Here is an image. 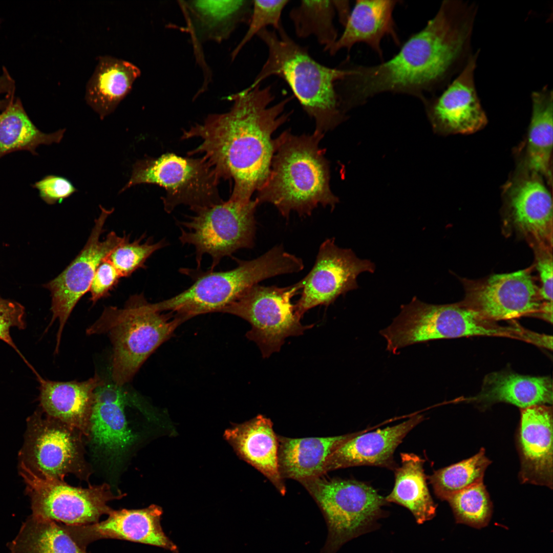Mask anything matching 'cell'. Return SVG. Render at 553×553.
<instances>
[{
  "label": "cell",
  "instance_id": "1",
  "mask_svg": "<svg viewBox=\"0 0 553 553\" xmlns=\"http://www.w3.org/2000/svg\"><path fill=\"white\" fill-rule=\"evenodd\" d=\"M273 94L271 86H250L229 97L233 103L228 112L210 114L183 131L182 139H201L188 155L203 154L219 180L233 181L230 200L250 201L268 177L274 153L272 135L288 119L284 110L291 99L270 105Z\"/></svg>",
  "mask_w": 553,
  "mask_h": 553
},
{
  "label": "cell",
  "instance_id": "2",
  "mask_svg": "<svg viewBox=\"0 0 553 553\" xmlns=\"http://www.w3.org/2000/svg\"><path fill=\"white\" fill-rule=\"evenodd\" d=\"M459 5L442 2L436 14L412 34L389 60L372 65H353L336 85L346 111L386 93L408 95L421 101L448 79L464 50L471 19Z\"/></svg>",
  "mask_w": 553,
  "mask_h": 553
},
{
  "label": "cell",
  "instance_id": "3",
  "mask_svg": "<svg viewBox=\"0 0 553 553\" xmlns=\"http://www.w3.org/2000/svg\"><path fill=\"white\" fill-rule=\"evenodd\" d=\"M324 135L285 131L274 139L270 173L257 192L259 204L271 203L286 218L292 211L310 215L319 205L334 208L338 200L330 189L329 164L320 147Z\"/></svg>",
  "mask_w": 553,
  "mask_h": 553
},
{
  "label": "cell",
  "instance_id": "4",
  "mask_svg": "<svg viewBox=\"0 0 553 553\" xmlns=\"http://www.w3.org/2000/svg\"><path fill=\"white\" fill-rule=\"evenodd\" d=\"M268 49V57L250 87L277 76L285 81L304 110L315 122V131L324 134L345 117L336 90L347 69L331 68L315 60L306 48L295 42L283 27L267 28L257 35Z\"/></svg>",
  "mask_w": 553,
  "mask_h": 553
},
{
  "label": "cell",
  "instance_id": "5",
  "mask_svg": "<svg viewBox=\"0 0 553 553\" xmlns=\"http://www.w3.org/2000/svg\"><path fill=\"white\" fill-rule=\"evenodd\" d=\"M182 323L172 313L158 310L140 294L131 296L122 308L105 307L86 332L108 334L113 351L112 380L122 387Z\"/></svg>",
  "mask_w": 553,
  "mask_h": 553
},
{
  "label": "cell",
  "instance_id": "6",
  "mask_svg": "<svg viewBox=\"0 0 553 553\" xmlns=\"http://www.w3.org/2000/svg\"><path fill=\"white\" fill-rule=\"evenodd\" d=\"M304 267L301 258L276 245L257 258L239 261L232 269L200 272L189 288L155 304L159 310L171 312L184 323L199 315L222 312L260 282L298 272Z\"/></svg>",
  "mask_w": 553,
  "mask_h": 553
},
{
  "label": "cell",
  "instance_id": "7",
  "mask_svg": "<svg viewBox=\"0 0 553 553\" xmlns=\"http://www.w3.org/2000/svg\"><path fill=\"white\" fill-rule=\"evenodd\" d=\"M400 312L380 333L387 341V350L399 349L432 340L471 336H514L515 329L502 327L488 320L461 302L429 304L414 296L400 307Z\"/></svg>",
  "mask_w": 553,
  "mask_h": 553
},
{
  "label": "cell",
  "instance_id": "8",
  "mask_svg": "<svg viewBox=\"0 0 553 553\" xmlns=\"http://www.w3.org/2000/svg\"><path fill=\"white\" fill-rule=\"evenodd\" d=\"M318 505L328 525L321 553H335L348 541L375 528L388 503L372 486L355 480L324 475L300 482Z\"/></svg>",
  "mask_w": 553,
  "mask_h": 553
},
{
  "label": "cell",
  "instance_id": "9",
  "mask_svg": "<svg viewBox=\"0 0 553 553\" xmlns=\"http://www.w3.org/2000/svg\"><path fill=\"white\" fill-rule=\"evenodd\" d=\"M258 204L256 199L240 202L229 199L199 208L187 220L179 223V240L194 246L198 268L204 255L211 258L212 270L223 258L254 246Z\"/></svg>",
  "mask_w": 553,
  "mask_h": 553
},
{
  "label": "cell",
  "instance_id": "10",
  "mask_svg": "<svg viewBox=\"0 0 553 553\" xmlns=\"http://www.w3.org/2000/svg\"><path fill=\"white\" fill-rule=\"evenodd\" d=\"M219 179L203 158L182 157L166 153L157 158L137 160L131 177L120 193L141 184L159 185L165 190L164 210L172 212L180 205L199 208L220 202Z\"/></svg>",
  "mask_w": 553,
  "mask_h": 553
},
{
  "label": "cell",
  "instance_id": "11",
  "mask_svg": "<svg viewBox=\"0 0 553 553\" xmlns=\"http://www.w3.org/2000/svg\"><path fill=\"white\" fill-rule=\"evenodd\" d=\"M299 290H301L299 282L285 287L256 284L222 312L238 316L250 324L251 329L246 335L267 358L280 351L286 338L302 335L313 326L301 323L291 303Z\"/></svg>",
  "mask_w": 553,
  "mask_h": 553
},
{
  "label": "cell",
  "instance_id": "12",
  "mask_svg": "<svg viewBox=\"0 0 553 553\" xmlns=\"http://www.w3.org/2000/svg\"><path fill=\"white\" fill-rule=\"evenodd\" d=\"M503 230L515 233L532 248H552L551 188L543 177L517 159V165L502 188Z\"/></svg>",
  "mask_w": 553,
  "mask_h": 553
},
{
  "label": "cell",
  "instance_id": "13",
  "mask_svg": "<svg viewBox=\"0 0 553 553\" xmlns=\"http://www.w3.org/2000/svg\"><path fill=\"white\" fill-rule=\"evenodd\" d=\"M22 475L28 485L31 515L67 525L96 523L113 510L108 503L126 494L115 493L107 483L87 488L71 486L64 480L40 477L24 463Z\"/></svg>",
  "mask_w": 553,
  "mask_h": 553
},
{
  "label": "cell",
  "instance_id": "14",
  "mask_svg": "<svg viewBox=\"0 0 553 553\" xmlns=\"http://www.w3.org/2000/svg\"><path fill=\"white\" fill-rule=\"evenodd\" d=\"M100 207V215L95 220L84 247L61 273L44 285L52 296V316L47 329L57 319L59 322L56 353L58 352L65 324L77 303L89 291L98 265L126 238L125 235L119 237L112 231L103 241L100 240L105 221L114 209L108 210L101 206Z\"/></svg>",
  "mask_w": 553,
  "mask_h": 553
},
{
  "label": "cell",
  "instance_id": "15",
  "mask_svg": "<svg viewBox=\"0 0 553 553\" xmlns=\"http://www.w3.org/2000/svg\"><path fill=\"white\" fill-rule=\"evenodd\" d=\"M531 270L528 268L479 280L463 279L465 295L461 303L493 322L539 316L544 304Z\"/></svg>",
  "mask_w": 553,
  "mask_h": 553
},
{
  "label": "cell",
  "instance_id": "16",
  "mask_svg": "<svg viewBox=\"0 0 553 553\" xmlns=\"http://www.w3.org/2000/svg\"><path fill=\"white\" fill-rule=\"evenodd\" d=\"M374 264L356 257L350 249L342 248L334 238L320 245L315 263L307 275L299 282L301 288L295 311L301 318L318 305L328 306L341 295L358 288L357 277L361 272H373Z\"/></svg>",
  "mask_w": 553,
  "mask_h": 553
},
{
  "label": "cell",
  "instance_id": "17",
  "mask_svg": "<svg viewBox=\"0 0 553 553\" xmlns=\"http://www.w3.org/2000/svg\"><path fill=\"white\" fill-rule=\"evenodd\" d=\"M33 422L27 450L36 475L63 481L72 474L88 479L90 473L84 457L82 434L47 415L46 418L36 415Z\"/></svg>",
  "mask_w": 553,
  "mask_h": 553
},
{
  "label": "cell",
  "instance_id": "18",
  "mask_svg": "<svg viewBox=\"0 0 553 553\" xmlns=\"http://www.w3.org/2000/svg\"><path fill=\"white\" fill-rule=\"evenodd\" d=\"M476 56L470 58L461 73L439 96L422 102L435 130L443 135L470 134L487 123L475 89L474 73Z\"/></svg>",
  "mask_w": 553,
  "mask_h": 553
},
{
  "label": "cell",
  "instance_id": "19",
  "mask_svg": "<svg viewBox=\"0 0 553 553\" xmlns=\"http://www.w3.org/2000/svg\"><path fill=\"white\" fill-rule=\"evenodd\" d=\"M163 511L152 504L136 509L113 510L101 522L86 525L71 526L60 523L63 529L81 548L103 539H115L160 547L174 552L178 547L162 530L160 519Z\"/></svg>",
  "mask_w": 553,
  "mask_h": 553
},
{
  "label": "cell",
  "instance_id": "20",
  "mask_svg": "<svg viewBox=\"0 0 553 553\" xmlns=\"http://www.w3.org/2000/svg\"><path fill=\"white\" fill-rule=\"evenodd\" d=\"M424 419L413 415L398 424L366 433L358 432L336 449L328 458L325 474L335 470L361 465L395 470L394 453L407 435Z\"/></svg>",
  "mask_w": 553,
  "mask_h": 553
},
{
  "label": "cell",
  "instance_id": "21",
  "mask_svg": "<svg viewBox=\"0 0 553 553\" xmlns=\"http://www.w3.org/2000/svg\"><path fill=\"white\" fill-rule=\"evenodd\" d=\"M523 483L552 487V410L544 405L522 409L519 438Z\"/></svg>",
  "mask_w": 553,
  "mask_h": 553
},
{
  "label": "cell",
  "instance_id": "22",
  "mask_svg": "<svg viewBox=\"0 0 553 553\" xmlns=\"http://www.w3.org/2000/svg\"><path fill=\"white\" fill-rule=\"evenodd\" d=\"M122 387L104 382L97 387L90 419L89 436L93 444L114 456L123 454L135 440L125 415L127 400Z\"/></svg>",
  "mask_w": 553,
  "mask_h": 553
},
{
  "label": "cell",
  "instance_id": "23",
  "mask_svg": "<svg viewBox=\"0 0 553 553\" xmlns=\"http://www.w3.org/2000/svg\"><path fill=\"white\" fill-rule=\"evenodd\" d=\"M39 384V399L44 412L89 436L95 391L104 381L95 374L83 381H57L34 371Z\"/></svg>",
  "mask_w": 553,
  "mask_h": 553
},
{
  "label": "cell",
  "instance_id": "24",
  "mask_svg": "<svg viewBox=\"0 0 553 553\" xmlns=\"http://www.w3.org/2000/svg\"><path fill=\"white\" fill-rule=\"evenodd\" d=\"M395 0H357L339 38L328 51L330 55L342 49L350 51L356 44L368 45L382 59L381 41L390 36L399 46L400 40L393 18L398 3Z\"/></svg>",
  "mask_w": 553,
  "mask_h": 553
},
{
  "label": "cell",
  "instance_id": "25",
  "mask_svg": "<svg viewBox=\"0 0 553 553\" xmlns=\"http://www.w3.org/2000/svg\"><path fill=\"white\" fill-rule=\"evenodd\" d=\"M225 438L243 460L264 475L280 494L286 490L278 467V435L271 420L262 415L225 432Z\"/></svg>",
  "mask_w": 553,
  "mask_h": 553
},
{
  "label": "cell",
  "instance_id": "26",
  "mask_svg": "<svg viewBox=\"0 0 553 553\" xmlns=\"http://www.w3.org/2000/svg\"><path fill=\"white\" fill-rule=\"evenodd\" d=\"M357 432L336 436L292 438L278 435V462L281 477L303 481L325 474L327 461Z\"/></svg>",
  "mask_w": 553,
  "mask_h": 553
},
{
  "label": "cell",
  "instance_id": "27",
  "mask_svg": "<svg viewBox=\"0 0 553 553\" xmlns=\"http://www.w3.org/2000/svg\"><path fill=\"white\" fill-rule=\"evenodd\" d=\"M186 17L187 29L198 41L221 42L238 25L248 24L252 1H180Z\"/></svg>",
  "mask_w": 553,
  "mask_h": 553
},
{
  "label": "cell",
  "instance_id": "28",
  "mask_svg": "<svg viewBox=\"0 0 553 553\" xmlns=\"http://www.w3.org/2000/svg\"><path fill=\"white\" fill-rule=\"evenodd\" d=\"M140 74L132 62L110 56L99 57L86 85L87 103L103 119L126 96Z\"/></svg>",
  "mask_w": 553,
  "mask_h": 553
},
{
  "label": "cell",
  "instance_id": "29",
  "mask_svg": "<svg viewBox=\"0 0 553 553\" xmlns=\"http://www.w3.org/2000/svg\"><path fill=\"white\" fill-rule=\"evenodd\" d=\"M532 114L523 145L517 158L542 176L552 188V92L547 88L531 94Z\"/></svg>",
  "mask_w": 553,
  "mask_h": 553
},
{
  "label": "cell",
  "instance_id": "30",
  "mask_svg": "<svg viewBox=\"0 0 553 553\" xmlns=\"http://www.w3.org/2000/svg\"><path fill=\"white\" fill-rule=\"evenodd\" d=\"M551 379L546 376H530L508 371L491 373L485 377L481 391L472 400L485 403H510L522 409L552 404Z\"/></svg>",
  "mask_w": 553,
  "mask_h": 553
},
{
  "label": "cell",
  "instance_id": "31",
  "mask_svg": "<svg viewBox=\"0 0 553 553\" xmlns=\"http://www.w3.org/2000/svg\"><path fill=\"white\" fill-rule=\"evenodd\" d=\"M400 457L401 465L394 470V486L385 499L407 508L422 524L435 517L437 507L428 487L424 460L413 453H402Z\"/></svg>",
  "mask_w": 553,
  "mask_h": 553
},
{
  "label": "cell",
  "instance_id": "32",
  "mask_svg": "<svg viewBox=\"0 0 553 553\" xmlns=\"http://www.w3.org/2000/svg\"><path fill=\"white\" fill-rule=\"evenodd\" d=\"M65 132L63 129L50 134L43 133L28 116L19 99H13L0 113V159L19 151L37 155L38 146L59 143Z\"/></svg>",
  "mask_w": 553,
  "mask_h": 553
},
{
  "label": "cell",
  "instance_id": "33",
  "mask_svg": "<svg viewBox=\"0 0 553 553\" xmlns=\"http://www.w3.org/2000/svg\"><path fill=\"white\" fill-rule=\"evenodd\" d=\"M7 545L10 553H87L66 533L60 523L32 515Z\"/></svg>",
  "mask_w": 553,
  "mask_h": 553
},
{
  "label": "cell",
  "instance_id": "34",
  "mask_svg": "<svg viewBox=\"0 0 553 553\" xmlns=\"http://www.w3.org/2000/svg\"><path fill=\"white\" fill-rule=\"evenodd\" d=\"M335 13L333 1H302L291 9L289 17L298 37L314 36L328 51L338 38Z\"/></svg>",
  "mask_w": 553,
  "mask_h": 553
},
{
  "label": "cell",
  "instance_id": "35",
  "mask_svg": "<svg viewBox=\"0 0 553 553\" xmlns=\"http://www.w3.org/2000/svg\"><path fill=\"white\" fill-rule=\"evenodd\" d=\"M491 462L482 448L467 459L434 472L428 479L436 496L446 501L464 489L483 483L485 471Z\"/></svg>",
  "mask_w": 553,
  "mask_h": 553
},
{
  "label": "cell",
  "instance_id": "36",
  "mask_svg": "<svg viewBox=\"0 0 553 553\" xmlns=\"http://www.w3.org/2000/svg\"><path fill=\"white\" fill-rule=\"evenodd\" d=\"M458 523L481 528L489 523L492 503L483 483L464 489L446 500Z\"/></svg>",
  "mask_w": 553,
  "mask_h": 553
},
{
  "label": "cell",
  "instance_id": "37",
  "mask_svg": "<svg viewBox=\"0 0 553 553\" xmlns=\"http://www.w3.org/2000/svg\"><path fill=\"white\" fill-rule=\"evenodd\" d=\"M142 237L130 242L129 237L117 246L105 259L117 270L121 277H128L140 268L145 267L147 260L155 251L165 246L164 241L141 243Z\"/></svg>",
  "mask_w": 553,
  "mask_h": 553
},
{
  "label": "cell",
  "instance_id": "38",
  "mask_svg": "<svg viewBox=\"0 0 553 553\" xmlns=\"http://www.w3.org/2000/svg\"><path fill=\"white\" fill-rule=\"evenodd\" d=\"M289 1H252L251 14L248 29L243 38L231 54L233 61L242 48L254 36L268 26L278 31L283 27L281 21L282 11Z\"/></svg>",
  "mask_w": 553,
  "mask_h": 553
},
{
  "label": "cell",
  "instance_id": "39",
  "mask_svg": "<svg viewBox=\"0 0 553 553\" xmlns=\"http://www.w3.org/2000/svg\"><path fill=\"white\" fill-rule=\"evenodd\" d=\"M14 327L25 328V308L20 304L0 296V340L14 349L26 361L11 336L10 330Z\"/></svg>",
  "mask_w": 553,
  "mask_h": 553
},
{
  "label": "cell",
  "instance_id": "40",
  "mask_svg": "<svg viewBox=\"0 0 553 553\" xmlns=\"http://www.w3.org/2000/svg\"><path fill=\"white\" fill-rule=\"evenodd\" d=\"M32 187L37 189L40 198L50 205L62 201L78 190L69 179L55 175L45 176Z\"/></svg>",
  "mask_w": 553,
  "mask_h": 553
},
{
  "label": "cell",
  "instance_id": "41",
  "mask_svg": "<svg viewBox=\"0 0 553 553\" xmlns=\"http://www.w3.org/2000/svg\"><path fill=\"white\" fill-rule=\"evenodd\" d=\"M121 276L116 268L105 259L98 265L89 291L90 301L93 304L98 300L110 295L116 287Z\"/></svg>",
  "mask_w": 553,
  "mask_h": 553
},
{
  "label": "cell",
  "instance_id": "42",
  "mask_svg": "<svg viewBox=\"0 0 553 553\" xmlns=\"http://www.w3.org/2000/svg\"><path fill=\"white\" fill-rule=\"evenodd\" d=\"M533 249L541 283V299L543 304L552 305V248L537 247Z\"/></svg>",
  "mask_w": 553,
  "mask_h": 553
},
{
  "label": "cell",
  "instance_id": "43",
  "mask_svg": "<svg viewBox=\"0 0 553 553\" xmlns=\"http://www.w3.org/2000/svg\"><path fill=\"white\" fill-rule=\"evenodd\" d=\"M14 81L8 71L4 69L3 74L0 76V94L7 93L13 94ZM13 99V95L8 96L6 99L0 100V113L3 111Z\"/></svg>",
  "mask_w": 553,
  "mask_h": 553
},
{
  "label": "cell",
  "instance_id": "44",
  "mask_svg": "<svg viewBox=\"0 0 553 553\" xmlns=\"http://www.w3.org/2000/svg\"><path fill=\"white\" fill-rule=\"evenodd\" d=\"M341 24L345 26L349 17L350 5L348 1H333Z\"/></svg>",
  "mask_w": 553,
  "mask_h": 553
}]
</instances>
